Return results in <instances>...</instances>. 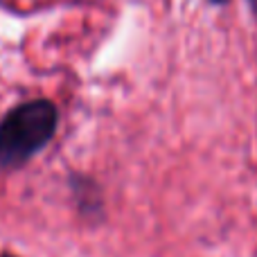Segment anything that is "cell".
Returning a JSON list of instances; mask_svg holds the SVG:
<instances>
[{"label":"cell","instance_id":"cell-1","mask_svg":"<svg viewBox=\"0 0 257 257\" xmlns=\"http://www.w3.org/2000/svg\"><path fill=\"white\" fill-rule=\"evenodd\" d=\"M57 128V108L45 99L12 111L0 124V169L25 163L43 149Z\"/></svg>","mask_w":257,"mask_h":257},{"label":"cell","instance_id":"cell-2","mask_svg":"<svg viewBox=\"0 0 257 257\" xmlns=\"http://www.w3.org/2000/svg\"><path fill=\"white\" fill-rule=\"evenodd\" d=\"M210 3H214V5H221V3H226V0H210Z\"/></svg>","mask_w":257,"mask_h":257},{"label":"cell","instance_id":"cell-3","mask_svg":"<svg viewBox=\"0 0 257 257\" xmlns=\"http://www.w3.org/2000/svg\"><path fill=\"white\" fill-rule=\"evenodd\" d=\"M3 257H14V255H3Z\"/></svg>","mask_w":257,"mask_h":257}]
</instances>
